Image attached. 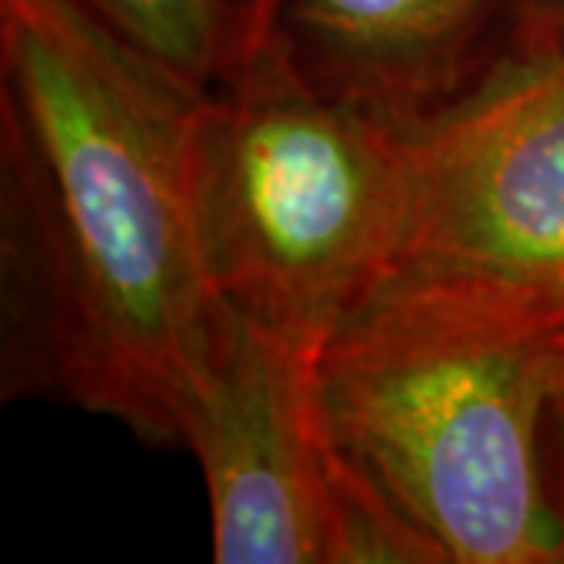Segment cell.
Returning <instances> with one entry per match:
<instances>
[{"label": "cell", "mask_w": 564, "mask_h": 564, "mask_svg": "<svg viewBox=\"0 0 564 564\" xmlns=\"http://www.w3.org/2000/svg\"><path fill=\"white\" fill-rule=\"evenodd\" d=\"M329 98L417 135L524 61L533 0H263Z\"/></svg>", "instance_id": "obj_6"}, {"label": "cell", "mask_w": 564, "mask_h": 564, "mask_svg": "<svg viewBox=\"0 0 564 564\" xmlns=\"http://www.w3.org/2000/svg\"><path fill=\"white\" fill-rule=\"evenodd\" d=\"M182 82L207 88L242 17V0H76Z\"/></svg>", "instance_id": "obj_7"}, {"label": "cell", "mask_w": 564, "mask_h": 564, "mask_svg": "<svg viewBox=\"0 0 564 564\" xmlns=\"http://www.w3.org/2000/svg\"><path fill=\"white\" fill-rule=\"evenodd\" d=\"M564 292L484 276H399L321 351L343 455L440 564H564L543 467Z\"/></svg>", "instance_id": "obj_2"}, {"label": "cell", "mask_w": 564, "mask_h": 564, "mask_svg": "<svg viewBox=\"0 0 564 564\" xmlns=\"http://www.w3.org/2000/svg\"><path fill=\"white\" fill-rule=\"evenodd\" d=\"M185 448L198 458L217 564H440L355 470L321 399V351L210 295Z\"/></svg>", "instance_id": "obj_4"}, {"label": "cell", "mask_w": 564, "mask_h": 564, "mask_svg": "<svg viewBox=\"0 0 564 564\" xmlns=\"http://www.w3.org/2000/svg\"><path fill=\"white\" fill-rule=\"evenodd\" d=\"M192 204L210 295L323 351L392 280L404 135L321 91L267 3L242 0L195 110Z\"/></svg>", "instance_id": "obj_3"}, {"label": "cell", "mask_w": 564, "mask_h": 564, "mask_svg": "<svg viewBox=\"0 0 564 564\" xmlns=\"http://www.w3.org/2000/svg\"><path fill=\"white\" fill-rule=\"evenodd\" d=\"M204 88L76 0H0V395L185 448L210 285L192 204Z\"/></svg>", "instance_id": "obj_1"}, {"label": "cell", "mask_w": 564, "mask_h": 564, "mask_svg": "<svg viewBox=\"0 0 564 564\" xmlns=\"http://www.w3.org/2000/svg\"><path fill=\"white\" fill-rule=\"evenodd\" d=\"M484 276L564 292V57H527L404 135L392 280Z\"/></svg>", "instance_id": "obj_5"}, {"label": "cell", "mask_w": 564, "mask_h": 564, "mask_svg": "<svg viewBox=\"0 0 564 564\" xmlns=\"http://www.w3.org/2000/svg\"><path fill=\"white\" fill-rule=\"evenodd\" d=\"M527 57H564V0H533L527 17Z\"/></svg>", "instance_id": "obj_9"}, {"label": "cell", "mask_w": 564, "mask_h": 564, "mask_svg": "<svg viewBox=\"0 0 564 564\" xmlns=\"http://www.w3.org/2000/svg\"><path fill=\"white\" fill-rule=\"evenodd\" d=\"M543 467L552 505L564 524V326L555 339L543 417Z\"/></svg>", "instance_id": "obj_8"}]
</instances>
